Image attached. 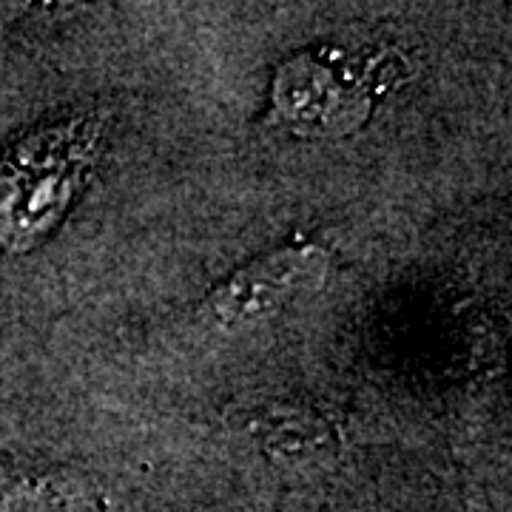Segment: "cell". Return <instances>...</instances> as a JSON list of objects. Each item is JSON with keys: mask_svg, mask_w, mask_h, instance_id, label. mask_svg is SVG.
Listing matches in <instances>:
<instances>
[{"mask_svg": "<svg viewBox=\"0 0 512 512\" xmlns=\"http://www.w3.org/2000/svg\"><path fill=\"white\" fill-rule=\"evenodd\" d=\"M328 274V254L319 245H285L256 256L237 274L228 276L202 302L208 325L225 330L256 325L288 308L293 299L322 285Z\"/></svg>", "mask_w": 512, "mask_h": 512, "instance_id": "6da1fadb", "label": "cell"}]
</instances>
